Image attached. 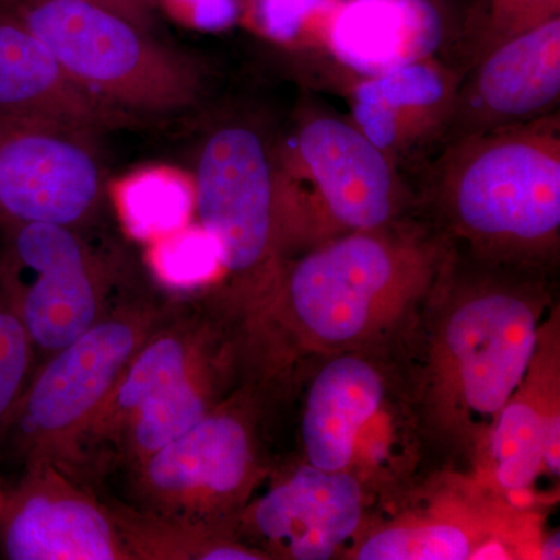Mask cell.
<instances>
[{"label": "cell", "mask_w": 560, "mask_h": 560, "mask_svg": "<svg viewBox=\"0 0 560 560\" xmlns=\"http://www.w3.org/2000/svg\"><path fill=\"white\" fill-rule=\"evenodd\" d=\"M0 550L10 560H114L120 544L101 508L75 492L28 481L0 508Z\"/></svg>", "instance_id": "cell-13"}, {"label": "cell", "mask_w": 560, "mask_h": 560, "mask_svg": "<svg viewBox=\"0 0 560 560\" xmlns=\"http://www.w3.org/2000/svg\"><path fill=\"white\" fill-rule=\"evenodd\" d=\"M183 20L200 31H223L238 16V0H167Z\"/></svg>", "instance_id": "cell-27"}, {"label": "cell", "mask_w": 560, "mask_h": 560, "mask_svg": "<svg viewBox=\"0 0 560 560\" xmlns=\"http://www.w3.org/2000/svg\"><path fill=\"white\" fill-rule=\"evenodd\" d=\"M469 556L466 534L447 525L383 530L359 552L360 560H463Z\"/></svg>", "instance_id": "cell-23"}, {"label": "cell", "mask_w": 560, "mask_h": 560, "mask_svg": "<svg viewBox=\"0 0 560 560\" xmlns=\"http://www.w3.org/2000/svg\"><path fill=\"white\" fill-rule=\"evenodd\" d=\"M556 18H560V0H474L448 62L464 73L497 47Z\"/></svg>", "instance_id": "cell-18"}, {"label": "cell", "mask_w": 560, "mask_h": 560, "mask_svg": "<svg viewBox=\"0 0 560 560\" xmlns=\"http://www.w3.org/2000/svg\"><path fill=\"white\" fill-rule=\"evenodd\" d=\"M94 132L43 119L0 116V221L72 230L101 202Z\"/></svg>", "instance_id": "cell-5"}, {"label": "cell", "mask_w": 560, "mask_h": 560, "mask_svg": "<svg viewBox=\"0 0 560 560\" xmlns=\"http://www.w3.org/2000/svg\"><path fill=\"white\" fill-rule=\"evenodd\" d=\"M130 416L132 442L142 455L150 456L200 422L206 404L200 389L187 377L153 394Z\"/></svg>", "instance_id": "cell-22"}, {"label": "cell", "mask_w": 560, "mask_h": 560, "mask_svg": "<svg viewBox=\"0 0 560 560\" xmlns=\"http://www.w3.org/2000/svg\"><path fill=\"white\" fill-rule=\"evenodd\" d=\"M545 422L526 404H512L501 412L492 440L497 478L504 489L523 492L539 474L544 460Z\"/></svg>", "instance_id": "cell-21"}, {"label": "cell", "mask_w": 560, "mask_h": 560, "mask_svg": "<svg viewBox=\"0 0 560 560\" xmlns=\"http://www.w3.org/2000/svg\"><path fill=\"white\" fill-rule=\"evenodd\" d=\"M84 91L109 108L165 116L190 108L200 69L108 0H22L18 16Z\"/></svg>", "instance_id": "cell-2"}, {"label": "cell", "mask_w": 560, "mask_h": 560, "mask_svg": "<svg viewBox=\"0 0 560 560\" xmlns=\"http://www.w3.org/2000/svg\"><path fill=\"white\" fill-rule=\"evenodd\" d=\"M189 184L165 172H150L125 184L121 209L128 228L143 241L165 237L183 230L191 212Z\"/></svg>", "instance_id": "cell-20"}, {"label": "cell", "mask_w": 560, "mask_h": 560, "mask_svg": "<svg viewBox=\"0 0 560 560\" xmlns=\"http://www.w3.org/2000/svg\"><path fill=\"white\" fill-rule=\"evenodd\" d=\"M447 345L459 368L467 405L492 416L510 400L536 349V318L508 293L474 298L453 313Z\"/></svg>", "instance_id": "cell-11"}, {"label": "cell", "mask_w": 560, "mask_h": 560, "mask_svg": "<svg viewBox=\"0 0 560 560\" xmlns=\"http://www.w3.org/2000/svg\"><path fill=\"white\" fill-rule=\"evenodd\" d=\"M3 267L33 345L58 352L98 320V285L91 257L70 228L7 224Z\"/></svg>", "instance_id": "cell-7"}, {"label": "cell", "mask_w": 560, "mask_h": 560, "mask_svg": "<svg viewBox=\"0 0 560 560\" xmlns=\"http://www.w3.org/2000/svg\"><path fill=\"white\" fill-rule=\"evenodd\" d=\"M140 319L97 320L40 371L21 408L24 433L44 438L86 425L108 400L114 386L142 346Z\"/></svg>", "instance_id": "cell-10"}, {"label": "cell", "mask_w": 560, "mask_h": 560, "mask_svg": "<svg viewBox=\"0 0 560 560\" xmlns=\"http://www.w3.org/2000/svg\"><path fill=\"white\" fill-rule=\"evenodd\" d=\"M427 197L486 248H534L560 226V117L447 143L425 165Z\"/></svg>", "instance_id": "cell-1"}, {"label": "cell", "mask_w": 560, "mask_h": 560, "mask_svg": "<svg viewBox=\"0 0 560 560\" xmlns=\"http://www.w3.org/2000/svg\"><path fill=\"white\" fill-rule=\"evenodd\" d=\"M463 72L436 57L366 77L352 91V120L399 171L442 149Z\"/></svg>", "instance_id": "cell-9"}, {"label": "cell", "mask_w": 560, "mask_h": 560, "mask_svg": "<svg viewBox=\"0 0 560 560\" xmlns=\"http://www.w3.org/2000/svg\"><path fill=\"white\" fill-rule=\"evenodd\" d=\"M195 205L224 270L248 278L268 264L282 205L276 150L260 128L230 120L209 132L198 158Z\"/></svg>", "instance_id": "cell-4"}, {"label": "cell", "mask_w": 560, "mask_h": 560, "mask_svg": "<svg viewBox=\"0 0 560 560\" xmlns=\"http://www.w3.org/2000/svg\"><path fill=\"white\" fill-rule=\"evenodd\" d=\"M32 341L0 257V419L16 404L31 364Z\"/></svg>", "instance_id": "cell-25"}, {"label": "cell", "mask_w": 560, "mask_h": 560, "mask_svg": "<svg viewBox=\"0 0 560 560\" xmlns=\"http://www.w3.org/2000/svg\"><path fill=\"white\" fill-rule=\"evenodd\" d=\"M382 396L381 377L366 361L342 357L327 364L313 382L302 422L312 466L346 469L359 431L381 407Z\"/></svg>", "instance_id": "cell-17"}, {"label": "cell", "mask_w": 560, "mask_h": 560, "mask_svg": "<svg viewBox=\"0 0 560 560\" xmlns=\"http://www.w3.org/2000/svg\"><path fill=\"white\" fill-rule=\"evenodd\" d=\"M154 268L164 282L179 289L208 282L220 270V249L202 228H187L160 238Z\"/></svg>", "instance_id": "cell-24"}, {"label": "cell", "mask_w": 560, "mask_h": 560, "mask_svg": "<svg viewBox=\"0 0 560 560\" xmlns=\"http://www.w3.org/2000/svg\"><path fill=\"white\" fill-rule=\"evenodd\" d=\"M280 205L311 201L353 232L383 230L405 195V176L352 120L329 110L302 114L282 154L276 151Z\"/></svg>", "instance_id": "cell-3"}, {"label": "cell", "mask_w": 560, "mask_h": 560, "mask_svg": "<svg viewBox=\"0 0 560 560\" xmlns=\"http://www.w3.org/2000/svg\"><path fill=\"white\" fill-rule=\"evenodd\" d=\"M377 231L352 232L294 265L289 296L301 323L319 340L359 337L375 305L425 271L427 254Z\"/></svg>", "instance_id": "cell-6"}, {"label": "cell", "mask_w": 560, "mask_h": 560, "mask_svg": "<svg viewBox=\"0 0 560 560\" xmlns=\"http://www.w3.org/2000/svg\"><path fill=\"white\" fill-rule=\"evenodd\" d=\"M560 18L508 40L463 73L444 142L558 113Z\"/></svg>", "instance_id": "cell-8"}, {"label": "cell", "mask_w": 560, "mask_h": 560, "mask_svg": "<svg viewBox=\"0 0 560 560\" xmlns=\"http://www.w3.org/2000/svg\"><path fill=\"white\" fill-rule=\"evenodd\" d=\"M327 0H253L261 32L278 43H293Z\"/></svg>", "instance_id": "cell-26"}, {"label": "cell", "mask_w": 560, "mask_h": 560, "mask_svg": "<svg viewBox=\"0 0 560 560\" xmlns=\"http://www.w3.org/2000/svg\"><path fill=\"white\" fill-rule=\"evenodd\" d=\"M0 508H2V501H0Z\"/></svg>", "instance_id": "cell-31"}, {"label": "cell", "mask_w": 560, "mask_h": 560, "mask_svg": "<svg viewBox=\"0 0 560 560\" xmlns=\"http://www.w3.org/2000/svg\"><path fill=\"white\" fill-rule=\"evenodd\" d=\"M250 460L249 441L237 419L208 416L147 456L145 480L165 501L226 495L241 488Z\"/></svg>", "instance_id": "cell-16"}, {"label": "cell", "mask_w": 560, "mask_h": 560, "mask_svg": "<svg viewBox=\"0 0 560 560\" xmlns=\"http://www.w3.org/2000/svg\"><path fill=\"white\" fill-rule=\"evenodd\" d=\"M559 434L560 425L559 418L555 416L545 422V438H544V460L548 469L559 477L560 463H559Z\"/></svg>", "instance_id": "cell-28"}, {"label": "cell", "mask_w": 560, "mask_h": 560, "mask_svg": "<svg viewBox=\"0 0 560 560\" xmlns=\"http://www.w3.org/2000/svg\"><path fill=\"white\" fill-rule=\"evenodd\" d=\"M0 116L61 121L92 132L124 120L70 79L20 18H0Z\"/></svg>", "instance_id": "cell-14"}, {"label": "cell", "mask_w": 560, "mask_h": 560, "mask_svg": "<svg viewBox=\"0 0 560 560\" xmlns=\"http://www.w3.org/2000/svg\"><path fill=\"white\" fill-rule=\"evenodd\" d=\"M202 559L208 560H254L256 556L245 550H238V548L221 547L215 550L206 552Z\"/></svg>", "instance_id": "cell-29"}, {"label": "cell", "mask_w": 560, "mask_h": 560, "mask_svg": "<svg viewBox=\"0 0 560 560\" xmlns=\"http://www.w3.org/2000/svg\"><path fill=\"white\" fill-rule=\"evenodd\" d=\"M359 482L342 470L301 467L261 499L256 523L270 540L285 545L294 559L326 560L360 523Z\"/></svg>", "instance_id": "cell-15"}, {"label": "cell", "mask_w": 560, "mask_h": 560, "mask_svg": "<svg viewBox=\"0 0 560 560\" xmlns=\"http://www.w3.org/2000/svg\"><path fill=\"white\" fill-rule=\"evenodd\" d=\"M187 377L190 355L186 342L178 335H162L143 348L140 346L102 410L105 408L116 418H128L153 394Z\"/></svg>", "instance_id": "cell-19"}, {"label": "cell", "mask_w": 560, "mask_h": 560, "mask_svg": "<svg viewBox=\"0 0 560 560\" xmlns=\"http://www.w3.org/2000/svg\"><path fill=\"white\" fill-rule=\"evenodd\" d=\"M560 550V536L556 533L550 539L545 541L544 548H541V559L552 560L559 559Z\"/></svg>", "instance_id": "cell-30"}, {"label": "cell", "mask_w": 560, "mask_h": 560, "mask_svg": "<svg viewBox=\"0 0 560 560\" xmlns=\"http://www.w3.org/2000/svg\"><path fill=\"white\" fill-rule=\"evenodd\" d=\"M323 9L331 54L364 79L430 60L445 43L431 0H327Z\"/></svg>", "instance_id": "cell-12"}]
</instances>
